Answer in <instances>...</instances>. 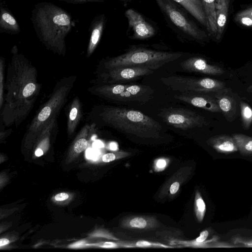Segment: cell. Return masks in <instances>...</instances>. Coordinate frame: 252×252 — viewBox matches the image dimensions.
Wrapping results in <instances>:
<instances>
[{
    "label": "cell",
    "instance_id": "obj_1",
    "mask_svg": "<svg viewBox=\"0 0 252 252\" xmlns=\"http://www.w3.org/2000/svg\"><path fill=\"white\" fill-rule=\"evenodd\" d=\"M7 69L5 94L1 116L8 126L19 125L32 109L40 91L36 68L13 46Z\"/></svg>",
    "mask_w": 252,
    "mask_h": 252
},
{
    "label": "cell",
    "instance_id": "obj_2",
    "mask_svg": "<svg viewBox=\"0 0 252 252\" xmlns=\"http://www.w3.org/2000/svg\"><path fill=\"white\" fill-rule=\"evenodd\" d=\"M31 20L42 44L54 53L64 55L65 37L75 25L71 15L53 3L41 2L34 4Z\"/></svg>",
    "mask_w": 252,
    "mask_h": 252
},
{
    "label": "cell",
    "instance_id": "obj_3",
    "mask_svg": "<svg viewBox=\"0 0 252 252\" xmlns=\"http://www.w3.org/2000/svg\"><path fill=\"white\" fill-rule=\"evenodd\" d=\"M98 116L106 125L142 138H158L162 130L159 123L138 110L108 106L103 108Z\"/></svg>",
    "mask_w": 252,
    "mask_h": 252
},
{
    "label": "cell",
    "instance_id": "obj_4",
    "mask_svg": "<svg viewBox=\"0 0 252 252\" xmlns=\"http://www.w3.org/2000/svg\"><path fill=\"white\" fill-rule=\"evenodd\" d=\"M76 76L62 79L56 84L48 100L35 115L27 128L26 138L28 142L36 139L44 127L55 116H58L64 106L73 86Z\"/></svg>",
    "mask_w": 252,
    "mask_h": 252
},
{
    "label": "cell",
    "instance_id": "obj_5",
    "mask_svg": "<svg viewBox=\"0 0 252 252\" xmlns=\"http://www.w3.org/2000/svg\"><path fill=\"white\" fill-rule=\"evenodd\" d=\"M183 54L179 52H166L141 47H133L124 54L103 62L105 70L127 66L146 67L156 70L166 63L180 58Z\"/></svg>",
    "mask_w": 252,
    "mask_h": 252
},
{
    "label": "cell",
    "instance_id": "obj_6",
    "mask_svg": "<svg viewBox=\"0 0 252 252\" xmlns=\"http://www.w3.org/2000/svg\"><path fill=\"white\" fill-rule=\"evenodd\" d=\"M88 91L107 100L120 103H145L152 98L154 93L148 86L124 83L95 84Z\"/></svg>",
    "mask_w": 252,
    "mask_h": 252
},
{
    "label": "cell",
    "instance_id": "obj_7",
    "mask_svg": "<svg viewBox=\"0 0 252 252\" xmlns=\"http://www.w3.org/2000/svg\"><path fill=\"white\" fill-rule=\"evenodd\" d=\"M155 0L168 20L179 30L198 42H208L209 35L171 0Z\"/></svg>",
    "mask_w": 252,
    "mask_h": 252
},
{
    "label": "cell",
    "instance_id": "obj_8",
    "mask_svg": "<svg viewBox=\"0 0 252 252\" xmlns=\"http://www.w3.org/2000/svg\"><path fill=\"white\" fill-rule=\"evenodd\" d=\"M160 81L173 91L180 93H217L225 88L221 81L210 78H195L180 75L161 77Z\"/></svg>",
    "mask_w": 252,
    "mask_h": 252
},
{
    "label": "cell",
    "instance_id": "obj_9",
    "mask_svg": "<svg viewBox=\"0 0 252 252\" xmlns=\"http://www.w3.org/2000/svg\"><path fill=\"white\" fill-rule=\"evenodd\" d=\"M163 121L174 127L184 130L208 125L205 118L195 112L182 108L163 109L159 113Z\"/></svg>",
    "mask_w": 252,
    "mask_h": 252
},
{
    "label": "cell",
    "instance_id": "obj_10",
    "mask_svg": "<svg viewBox=\"0 0 252 252\" xmlns=\"http://www.w3.org/2000/svg\"><path fill=\"white\" fill-rule=\"evenodd\" d=\"M154 70L146 67L127 66L105 70L97 77L95 84H124L148 75Z\"/></svg>",
    "mask_w": 252,
    "mask_h": 252
},
{
    "label": "cell",
    "instance_id": "obj_11",
    "mask_svg": "<svg viewBox=\"0 0 252 252\" xmlns=\"http://www.w3.org/2000/svg\"><path fill=\"white\" fill-rule=\"evenodd\" d=\"M125 15L128 21V29L132 32V39L144 40L155 35V28L138 11L129 8L125 11Z\"/></svg>",
    "mask_w": 252,
    "mask_h": 252
},
{
    "label": "cell",
    "instance_id": "obj_12",
    "mask_svg": "<svg viewBox=\"0 0 252 252\" xmlns=\"http://www.w3.org/2000/svg\"><path fill=\"white\" fill-rule=\"evenodd\" d=\"M181 93L174 95V98L211 112H221L216 98L205 93L192 92Z\"/></svg>",
    "mask_w": 252,
    "mask_h": 252
},
{
    "label": "cell",
    "instance_id": "obj_13",
    "mask_svg": "<svg viewBox=\"0 0 252 252\" xmlns=\"http://www.w3.org/2000/svg\"><path fill=\"white\" fill-rule=\"evenodd\" d=\"M182 68L186 71L210 75H220L224 70L219 66L210 64L200 57L189 58L180 64Z\"/></svg>",
    "mask_w": 252,
    "mask_h": 252
},
{
    "label": "cell",
    "instance_id": "obj_14",
    "mask_svg": "<svg viewBox=\"0 0 252 252\" xmlns=\"http://www.w3.org/2000/svg\"><path fill=\"white\" fill-rule=\"evenodd\" d=\"M106 21L104 14L97 15L92 20L89 30L90 34L87 57H91L98 46L105 29Z\"/></svg>",
    "mask_w": 252,
    "mask_h": 252
},
{
    "label": "cell",
    "instance_id": "obj_15",
    "mask_svg": "<svg viewBox=\"0 0 252 252\" xmlns=\"http://www.w3.org/2000/svg\"><path fill=\"white\" fill-rule=\"evenodd\" d=\"M215 98L226 119L229 122L233 121L236 116L237 102L229 89L225 88L216 93Z\"/></svg>",
    "mask_w": 252,
    "mask_h": 252
},
{
    "label": "cell",
    "instance_id": "obj_16",
    "mask_svg": "<svg viewBox=\"0 0 252 252\" xmlns=\"http://www.w3.org/2000/svg\"><path fill=\"white\" fill-rule=\"evenodd\" d=\"M121 226L126 229L149 230L157 227L158 222L153 216H132L124 218Z\"/></svg>",
    "mask_w": 252,
    "mask_h": 252
},
{
    "label": "cell",
    "instance_id": "obj_17",
    "mask_svg": "<svg viewBox=\"0 0 252 252\" xmlns=\"http://www.w3.org/2000/svg\"><path fill=\"white\" fill-rule=\"evenodd\" d=\"M207 144L220 153L229 154L238 151L232 136L220 134L210 137Z\"/></svg>",
    "mask_w": 252,
    "mask_h": 252
},
{
    "label": "cell",
    "instance_id": "obj_18",
    "mask_svg": "<svg viewBox=\"0 0 252 252\" xmlns=\"http://www.w3.org/2000/svg\"><path fill=\"white\" fill-rule=\"evenodd\" d=\"M183 7L198 22L205 27L207 31L208 23L201 0H172Z\"/></svg>",
    "mask_w": 252,
    "mask_h": 252
},
{
    "label": "cell",
    "instance_id": "obj_19",
    "mask_svg": "<svg viewBox=\"0 0 252 252\" xmlns=\"http://www.w3.org/2000/svg\"><path fill=\"white\" fill-rule=\"evenodd\" d=\"M21 32L20 25L16 19L7 8L0 2V33L16 35Z\"/></svg>",
    "mask_w": 252,
    "mask_h": 252
},
{
    "label": "cell",
    "instance_id": "obj_20",
    "mask_svg": "<svg viewBox=\"0 0 252 252\" xmlns=\"http://www.w3.org/2000/svg\"><path fill=\"white\" fill-rule=\"evenodd\" d=\"M229 2L227 0H217L216 8L217 34L215 41L221 40L226 28L228 17Z\"/></svg>",
    "mask_w": 252,
    "mask_h": 252
},
{
    "label": "cell",
    "instance_id": "obj_21",
    "mask_svg": "<svg viewBox=\"0 0 252 252\" xmlns=\"http://www.w3.org/2000/svg\"><path fill=\"white\" fill-rule=\"evenodd\" d=\"M82 115L81 103L78 97L76 96L71 103L67 119V130L69 134L71 135L75 131Z\"/></svg>",
    "mask_w": 252,
    "mask_h": 252
},
{
    "label": "cell",
    "instance_id": "obj_22",
    "mask_svg": "<svg viewBox=\"0 0 252 252\" xmlns=\"http://www.w3.org/2000/svg\"><path fill=\"white\" fill-rule=\"evenodd\" d=\"M201 1L204 6L208 23V32L209 35L215 40L217 34L216 8L217 0H201Z\"/></svg>",
    "mask_w": 252,
    "mask_h": 252
},
{
    "label": "cell",
    "instance_id": "obj_23",
    "mask_svg": "<svg viewBox=\"0 0 252 252\" xmlns=\"http://www.w3.org/2000/svg\"><path fill=\"white\" fill-rule=\"evenodd\" d=\"M235 141L238 151L244 156H252V137L240 133L232 136Z\"/></svg>",
    "mask_w": 252,
    "mask_h": 252
},
{
    "label": "cell",
    "instance_id": "obj_24",
    "mask_svg": "<svg viewBox=\"0 0 252 252\" xmlns=\"http://www.w3.org/2000/svg\"><path fill=\"white\" fill-rule=\"evenodd\" d=\"M208 235V230H205L202 231L200 233L199 236L194 240L191 241L174 240V242L184 247L203 248H210L212 247V246L209 243L211 241H207L206 240Z\"/></svg>",
    "mask_w": 252,
    "mask_h": 252
},
{
    "label": "cell",
    "instance_id": "obj_25",
    "mask_svg": "<svg viewBox=\"0 0 252 252\" xmlns=\"http://www.w3.org/2000/svg\"><path fill=\"white\" fill-rule=\"evenodd\" d=\"M122 248H172L173 247L158 242H150L145 240H140L134 242H119Z\"/></svg>",
    "mask_w": 252,
    "mask_h": 252
},
{
    "label": "cell",
    "instance_id": "obj_26",
    "mask_svg": "<svg viewBox=\"0 0 252 252\" xmlns=\"http://www.w3.org/2000/svg\"><path fill=\"white\" fill-rule=\"evenodd\" d=\"M240 110L243 127L247 130L252 124V108L248 103L241 101Z\"/></svg>",
    "mask_w": 252,
    "mask_h": 252
},
{
    "label": "cell",
    "instance_id": "obj_27",
    "mask_svg": "<svg viewBox=\"0 0 252 252\" xmlns=\"http://www.w3.org/2000/svg\"><path fill=\"white\" fill-rule=\"evenodd\" d=\"M206 204L200 192L197 190L194 199V213L199 222H201L206 213Z\"/></svg>",
    "mask_w": 252,
    "mask_h": 252
},
{
    "label": "cell",
    "instance_id": "obj_28",
    "mask_svg": "<svg viewBox=\"0 0 252 252\" xmlns=\"http://www.w3.org/2000/svg\"><path fill=\"white\" fill-rule=\"evenodd\" d=\"M4 59L1 57L0 59V108L1 109L4 103Z\"/></svg>",
    "mask_w": 252,
    "mask_h": 252
},
{
    "label": "cell",
    "instance_id": "obj_29",
    "mask_svg": "<svg viewBox=\"0 0 252 252\" xmlns=\"http://www.w3.org/2000/svg\"><path fill=\"white\" fill-rule=\"evenodd\" d=\"M130 155V153L125 151H118L115 153H109L104 154L102 157V159L104 162H109L116 159L127 157Z\"/></svg>",
    "mask_w": 252,
    "mask_h": 252
},
{
    "label": "cell",
    "instance_id": "obj_30",
    "mask_svg": "<svg viewBox=\"0 0 252 252\" xmlns=\"http://www.w3.org/2000/svg\"><path fill=\"white\" fill-rule=\"evenodd\" d=\"M234 21L241 26L252 28V16L237 13L234 16Z\"/></svg>",
    "mask_w": 252,
    "mask_h": 252
},
{
    "label": "cell",
    "instance_id": "obj_31",
    "mask_svg": "<svg viewBox=\"0 0 252 252\" xmlns=\"http://www.w3.org/2000/svg\"><path fill=\"white\" fill-rule=\"evenodd\" d=\"M93 236L94 237H103L107 239L114 240H119V239L114 236L112 234L109 232L108 231L104 230H99L97 231H95L93 234Z\"/></svg>",
    "mask_w": 252,
    "mask_h": 252
},
{
    "label": "cell",
    "instance_id": "obj_32",
    "mask_svg": "<svg viewBox=\"0 0 252 252\" xmlns=\"http://www.w3.org/2000/svg\"><path fill=\"white\" fill-rule=\"evenodd\" d=\"M70 4H82L90 2H104L106 0H59Z\"/></svg>",
    "mask_w": 252,
    "mask_h": 252
},
{
    "label": "cell",
    "instance_id": "obj_33",
    "mask_svg": "<svg viewBox=\"0 0 252 252\" xmlns=\"http://www.w3.org/2000/svg\"><path fill=\"white\" fill-rule=\"evenodd\" d=\"M167 159L163 158L158 159L155 163V170L161 171L164 170L167 166Z\"/></svg>",
    "mask_w": 252,
    "mask_h": 252
},
{
    "label": "cell",
    "instance_id": "obj_34",
    "mask_svg": "<svg viewBox=\"0 0 252 252\" xmlns=\"http://www.w3.org/2000/svg\"><path fill=\"white\" fill-rule=\"evenodd\" d=\"M180 184L178 182H173L170 186L169 191L171 194H174L177 193L180 188Z\"/></svg>",
    "mask_w": 252,
    "mask_h": 252
},
{
    "label": "cell",
    "instance_id": "obj_35",
    "mask_svg": "<svg viewBox=\"0 0 252 252\" xmlns=\"http://www.w3.org/2000/svg\"><path fill=\"white\" fill-rule=\"evenodd\" d=\"M68 197L69 195L67 193L61 192L55 195V199L58 201H62L68 199Z\"/></svg>",
    "mask_w": 252,
    "mask_h": 252
},
{
    "label": "cell",
    "instance_id": "obj_36",
    "mask_svg": "<svg viewBox=\"0 0 252 252\" xmlns=\"http://www.w3.org/2000/svg\"><path fill=\"white\" fill-rule=\"evenodd\" d=\"M86 157L89 159H95L97 157V154L94 151L89 149L86 151Z\"/></svg>",
    "mask_w": 252,
    "mask_h": 252
},
{
    "label": "cell",
    "instance_id": "obj_37",
    "mask_svg": "<svg viewBox=\"0 0 252 252\" xmlns=\"http://www.w3.org/2000/svg\"><path fill=\"white\" fill-rule=\"evenodd\" d=\"M238 13L243 15H249L252 16V5L250 6L247 8L239 11Z\"/></svg>",
    "mask_w": 252,
    "mask_h": 252
},
{
    "label": "cell",
    "instance_id": "obj_38",
    "mask_svg": "<svg viewBox=\"0 0 252 252\" xmlns=\"http://www.w3.org/2000/svg\"><path fill=\"white\" fill-rule=\"evenodd\" d=\"M85 245L86 244L85 241H80L70 245L69 247L71 248H79L84 247Z\"/></svg>",
    "mask_w": 252,
    "mask_h": 252
},
{
    "label": "cell",
    "instance_id": "obj_39",
    "mask_svg": "<svg viewBox=\"0 0 252 252\" xmlns=\"http://www.w3.org/2000/svg\"><path fill=\"white\" fill-rule=\"evenodd\" d=\"M9 243V240L6 239V238H2L0 240V247H1L2 246H5L7 244H8Z\"/></svg>",
    "mask_w": 252,
    "mask_h": 252
},
{
    "label": "cell",
    "instance_id": "obj_40",
    "mask_svg": "<svg viewBox=\"0 0 252 252\" xmlns=\"http://www.w3.org/2000/svg\"><path fill=\"white\" fill-rule=\"evenodd\" d=\"M43 151L40 148H36L34 154L36 157H40L43 155Z\"/></svg>",
    "mask_w": 252,
    "mask_h": 252
},
{
    "label": "cell",
    "instance_id": "obj_41",
    "mask_svg": "<svg viewBox=\"0 0 252 252\" xmlns=\"http://www.w3.org/2000/svg\"><path fill=\"white\" fill-rule=\"evenodd\" d=\"M243 243H244V245L246 246L252 247V242H243Z\"/></svg>",
    "mask_w": 252,
    "mask_h": 252
},
{
    "label": "cell",
    "instance_id": "obj_42",
    "mask_svg": "<svg viewBox=\"0 0 252 252\" xmlns=\"http://www.w3.org/2000/svg\"><path fill=\"white\" fill-rule=\"evenodd\" d=\"M248 91L249 92H252V85H251L248 88Z\"/></svg>",
    "mask_w": 252,
    "mask_h": 252
},
{
    "label": "cell",
    "instance_id": "obj_43",
    "mask_svg": "<svg viewBox=\"0 0 252 252\" xmlns=\"http://www.w3.org/2000/svg\"><path fill=\"white\" fill-rule=\"evenodd\" d=\"M119 0L126 2L130 1L131 0Z\"/></svg>",
    "mask_w": 252,
    "mask_h": 252
},
{
    "label": "cell",
    "instance_id": "obj_44",
    "mask_svg": "<svg viewBox=\"0 0 252 252\" xmlns=\"http://www.w3.org/2000/svg\"><path fill=\"white\" fill-rule=\"evenodd\" d=\"M227 0L230 2V0Z\"/></svg>",
    "mask_w": 252,
    "mask_h": 252
}]
</instances>
